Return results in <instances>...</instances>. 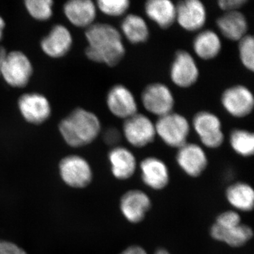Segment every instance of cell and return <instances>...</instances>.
I'll use <instances>...</instances> for the list:
<instances>
[{
	"instance_id": "obj_1",
	"label": "cell",
	"mask_w": 254,
	"mask_h": 254,
	"mask_svg": "<svg viewBox=\"0 0 254 254\" xmlns=\"http://www.w3.org/2000/svg\"><path fill=\"white\" fill-rule=\"evenodd\" d=\"M87 58L95 63L115 66L123 60L126 50L121 33L107 23H93L86 31Z\"/></svg>"
},
{
	"instance_id": "obj_2",
	"label": "cell",
	"mask_w": 254,
	"mask_h": 254,
	"mask_svg": "<svg viewBox=\"0 0 254 254\" xmlns=\"http://www.w3.org/2000/svg\"><path fill=\"white\" fill-rule=\"evenodd\" d=\"M59 129L69 146L80 148L96 139L101 131V125L95 114L78 108L64 119L60 124Z\"/></svg>"
},
{
	"instance_id": "obj_3",
	"label": "cell",
	"mask_w": 254,
	"mask_h": 254,
	"mask_svg": "<svg viewBox=\"0 0 254 254\" xmlns=\"http://www.w3.org/2000/svg\"><path fill=\"white\" fill-rule=\"evenodd\" d=\"M155 126L156 134L168 146L180 148L187 143L190 124L183 115L172 112L159 118Z\"/></svg>"
},
{
	"instance_id": "obj_4",
	"label": "cell",
	"mask_w": 254,
	"mask_h": 254,
	"mask_svg": "<svg viewBox=\"0 0 254 254\" xmlns=\"http://www.w3.org/2000/svg\"><path fill=\"white\" fill-rule=\"evenodd\" d=\"M58 169L62 181L71 188L85 189L93 181V173L91 165L86 159L79 155L64 157L60 160Z\"/></svg>"
},
{
	"instance_id": "obj_5",
	"label": "cell",
	"mask_w": 254,
	"mask_h": 254,
	"mask_svg": "<svg viewBox=\"0 0 254 254\" xmlns=\"http://www.w3.org/2000/svg\"><path fill=\"white\" fill-rule=\"evenodd\" d=\"M33 73V66L26 55L20 51L8 53L0 74L9 86L23 88L28 84Z\"/></svg>"
},
{
	"instance_id": "obj_6",
	"label": "cell",
	"mask_w": 254,
	"mask_h": 254,
	"mask_svg": "<svg viewBox=\"0 0 254 254\" xmlns=\"http://www.w3.org/2000/svg\"><path fill=\"white\" fill-rule=\"evenodd\" d=\"M123 134L127 142L136 148H143L154 141L155 124L143 114L136 113L125 120Z\"/></svg>"
},
{
	"instance_id": "obj_7",
	"label": "cell",
	"mask_w": 254,
	"mask_h": 254,
	"mask_svg": "<svg viewBox=\"0 0 254 254\" xmlns=\"http://www.w3.org/2000/svg\"><path fill=\"white\" fill-rule=\"evenodd\" d=\"M193 127L202 144L212 149L221 146L225 140L222 123L215 114L202 111L195 115Z\"/></svg>"
},
{
	"instance_id": "obj_8",
	"label": "cell",
	"mask_w": 254,
	"mask_h": 254,
	"mask_svg": "<svg viewBox=\"0 0 254 254\" xmlns=\"http://www.w3.org/2000/svg\"><path fill=\"white\" fill-rule=\"evenodd\" d=\"M141 101L147 111L159 118L172 113L175 105L171 90L161 83H151L145 87L142 92Z\"/></svg>"
},
{
	"instance_id": "obj_9",
	"label": "cell",
	"mask_w": 254,
	"mask_h": 254,
	"mask_svg": "<svg viewBox=\"0 0 254 254\" xmlns=\"http://www.w3.org/2000/svg\"><path fill=\"white\" fill-rule=\"evenodd\" d=\"M221 103L224 109L234 118L248 116L253 111V93L247 87L236 85L227 88L222 93Z\"/></svg>"
},
{
	"instance_id": "obj_10",
	"label": "cell",
	"mask_w": 254,
	"mask_h": 254,
	"mask_svg": "<svg viewBox=\"0 0 254 254\" xmlns=\"http://www.w3.org/2000/svg\"><path fill=\"white\" fill-rule=\"evenodd\" d=\"M199 77V69L194 58L185 50H179L170 68L172 81L180 88L194 85Z\"/></svg>"
},
{
	"instance_id": "obj_11",
	"label": "cell",
	"mask_w": 254,
	"mask_h": 254,
	"mask_svg": "<svg viewBox=\"0 0 254 254\" xmlns=\"http://www.w3.org/2000/svg\"><path fill=\"white\" fill-rule=\"evenodd\" d=\"M205 5L199 0H185L176 5V21L185 31L201 29L206 22Z\"/></svg>"
},
{
	"instance_id": "obj_12",
	"label": "cell",
	"mask_w": 254,
	"mask_h": 254,
	"mask_svg": "<svg viewBox=\"0 0 254 254\" xmlns=\"http://www.w3.org/2000/svg\"><path fill=\"white\" fill-rule=\"evenodd\" d=\"M120 208L127 221L139 223L151 208V200L143 190H130L121 197Z\"/></svg>"
},
{
	"instance_id": "obj_13",
	"label": "cell",
	"mask_w": 254,
	"mask_h": 254,
	"mask_svg": "<svg viewBox=\"0 0 254 254\" xmlns=\"http://www.w3.org/2000/svg\"><path fill=\"white\" fill-rule=\"evenodd\" d=\"M176 160L180 168L190 177L200 176L208 164L204 150L195 143H187L178 148Z\"/></svg>"
},
{
	"instance_id": "obj_14",
	"label": "cell",
	"mask_w": 254,
	"mask_h": 254,
	"mask_svg": "<svg viewBox=\"0 0 254 254\" xmlns=\"http://www.w3.org/2000/svg\"><path fill=\"white\" fill-rule=\"evenodd\" d=\"M107 105L110 113L118 118H131L138 113V105L131 91L123 85H116L108 92Z\"/></svg>"
},
{
	"instance_id": "obj_15",
	"label": "cell",
	"mask_w": 254,
	"mask_h": 254,
	"mask_svg": "<svg viewBox=\"0 0 254 254\" xmlns=\"http://www.w3.org/2000/svg\"><path fill=\"white\" fill-rule=\"evenodd\" d=\"M18 109L25 120L33 125L44 123L51 115V107L44 95L38 93L23 95L18 100Z\"/></svg>"
},
{
	"instance_id": "obj_16",
	"label": "cell",
	"mask_w": 254,
	"mask_h": 254,
	"mask_svg": "<svg viewBox=\"0 0 254 254\" xmlns=\"http://www.w3.org/2000/svg\"><path fill=\"white\" fill-rule=\"evenodd\" d=\"M210 235L213 240L226 244L233 248H240L247 245L254 236L252 229L249 225H219L214 222L210 229Z\"/></svg>"
},
{
	"instance_id": "obj_17",
	"label": "cell",
	"mask_w": 254,
	"mask_h": 254,
	"mask_svg": "<svg viewBox=\"0 0 254 254\" xmlns=\"http://www.w3.org/2000/svg\"><path fill=\"white\" fill-rule=\"evenodd\" d=\"M141 178L147 187L154 190H162L170 182V173L166 164L155 157H148L140 164Z\"/></svg>"
},
{
	"instance_id": "obj_18",
	"label": "cell",
	"mask_w": 254,
	"mask_h": 254,
	"mask_svg": "<svg viewBox=\"0 0 254 254\" xmlns=\"http://www.w3.org/2000/svg\"><path fill=\"white\" fill-rule=\"evenodd\" d=\"M72 46V36L69 31L62 25L55 26L49 34L41 41V48L45 53L53 58L63 57Z\"/></svg>"
},
{
	"instance_id": "obj_19",
	"label": "cell",
	"mask_w": 254,
	"mask_h": 254,
	"mask_svg": "<svg viewBox=\"0 0 254 254\" xmlns=\"http://www.w3.org/2000/svg\"><path fill=\"white\" fill-rule=\"evenodd\" d=\"M66 18L77 27L88 28L96 17V6L91 0H71L64 6Z\"/></svg>"
},
{
	"instance_id": "obj_20",
	"label": "cell",
	"mask_w": 254,
	"mask_h": 254,
	"mask_svg": "<svg viewBox=\"0 0 254 254\" xmlns=\"http://www.w3.org/2000/svg\"><path fill=\"white\" fill-rule=\"evenodd\" d=\"M113 176L119 180L131 178L136 171V159L132 152L122 146H115L108 154Z\"/></svg>"
},
{
	"instance_id": "obj_21",
	"label": "cell",
	"mask_w": 254,
	"mask_h": 254,
	"mask_svg": "<svg viewBox=\"0 0 254 254\" xmlns=\"http://www.w3.org/2000/svg\"><path fill=\"white\" fill-rule=\"evenodd\" d=\"M217 26L222 36L232 41H240L247 36L248 31L247 18L239 11L222 15L217 20Z\"/></svg>"
},
{
	"instance_id": "obj_22",
	"label": "cell",
	"mask_w": 254,
	"mask_h": 254,
	"mask_svg": "<svg viewBox=\"0 0 254 254\" xmlns=\"http://www.w3.org/2000/svg\"><path fill=\"white\" fill-rule=\"evenodd\" d=\"M144 9L147 16L163 29L176 21V5L170 0H149Z\"/></svg>"
},
{
	"instance_id": "obj_23",
	"label": "cell",
	"mask_w": 254,
	"mask_h": 254,
	"mask_svg": "<svg viewBox=\"0 0 254 254\" xmlns=\"http://www.w3.org/2000/svg\"><path fill=\"white\" fill-rule=\"evenodd\" d=\"M193 49L195 54L200 59L213 60L221 51V40L215 32L211 30H205L195 37L193 42Z\"/></svg>"
},
{
	"instance_id": "obj_24",
	"label": "cell",
	"mask_w": 254,
	"mask_h": 254,
	"mask_svg": "<svg viewBox=\"0 0 254 254\" xmlns=\"http://www.w3.org/2000/svg\"><path fill=\"white\" fill-rule=\"evenodd\" d=\"M227 201L233 208L244 212L253 210L254 191L250 185L237 182L230 185L226 190Z\"/></svg>"
},
{
	"instance_id": "obj_25",
	"label": "cell",
	"mask_w": 254,
	"mask_h": 254,
	"mask_svg": "<svg viewBox=\"0 0 254 254\" xmlns=\"http://www.w3.org/2000/svg\"><path fill=\"white\" fill-rule=\"evenodd\" d=\"M121 29L127 41L132 44H140L148 41L150 32L148 24L141 16L128 14L124 18Z\"/></svg>"
},
{
	"instance_id": "obj_26",
	"label": "cell",
	"mask_w": 254,
	"mask_h": 254,
	"mask_svg": "<svg viewBox=\"0 0 254 254\" xmlns=\"http://www.w3.org/2000/svg\"><path fill=\"white\" fill-rule=\"evenodd\" d=\"M232 149L242 157H250L254 152V135L245 129H235L230 136Z\"/></svg>"
},
{
	"instance_id": "obj_27",
	"label": "cell",
	"mask_w": 254,
	"mask_h": 254,
	"mask_svg": "<svg viewBox=\"0 0 254 254\" xmlns=\"http://www.w3.org/2000/svg\"><path fill=\"white\" fill-rule=\"evenodd\" d=\"M53 1L50 0H27L25 6L32 17L39 21L49 19L53 15Z\"/></svg>"
},
{
	"instance_id": "obj_28",
	"label": "cell",
	"mask_w": 254,
	"mask_h": 254,
	"mask_svg": "<svg viewBox=\"0 0 254 254\" xmlns=\"http://www.w3.org/2000/svg\"><path fill=\"white\" fill-rule=\"evenodd\" d=\"M131 6L128 0H99L97 6L107 16L118 17L126 14Z\"/></svg>"
},
{
	"instance_id": "obj_29",
	"label": "cell",
	"mask_w": 254,
	"mask_h": 254,
	"mask_svg": "<svg viewBox=\"0 0 254 254\" xmlns=\"http://www.w3.org/2000/svg\"><path fill=\"white\" fill-rule=\"evenodd\" d=\"M239 55L241 63L251 71L254 69V39L247 34L239 41Z\"/></svg>"
},
{
	"instance_id": "obj_30",
	"label": "cell",
	"mask_w": 254,
	"mask_h": 254,
	"mask_svg": "<svg viewBox=\"0 0 254 254\" xmlns=\"http://www.w3.org/2000/svg\"><path fill=\"white\" fill-rule=\"evenodd\" d=\"M0 254H28L24 249L11 241L0 240Z\"/></svg>"
},
{
	"instance_id": "obj_31",
	"label": "cell",
	"mask_w": 254,
	"mask_h": 254,
	"mask_svg": "<svg viewBox=\"0 0 254 254\" xmlns=\"http://www.w3.org/2000/svg\"><path fill=\"white\" fill-rule=\"evenodd\" d=\"M247 2V0H220L218 4L219 7L223 11L232 12L238 11Z\"/></svg>"
},
{
	"instance_id": "obj_32",
	"label": "cell",
	"mask_w": 254,
	"mask_h": 254,
	"mask_svg": "<svg viewBox=\"0 0 254 254\" xmlns=\"http://www.w3.org/2000/svg\"><path fill=\"white\" fill-rule=\"evenodd\" d=\"M121 136L118 129L115 128H109L104 133V141L109 145H116L120 142Z\"/></svg>"
},
{
	"instance_id": "obj_33",
	"label": "cell",
	"mask_w": 254,
	"mask_h": 254,
	"mask_svg": "<svg viewBox=\"0 0 254 254\" xmlns=\"http://www.w3.org/2000/svg\"><path fill=\"white\" fill-rule=\"evenodd\" d=\"M120 254H148L141 246L132 245L127 247Z\"/></svg>"
},
{
	"instance_id": "obj_34",
	"label": "cell",
	"mask_w": 254,
	"mask_h": 254,
	"mask_svg": "<svg viewBox=\"0 0 254 254\" xmlns=\"http://www.w3.org/2000/svg\"><path fill=\"white\" fill-rule=\"evenodd\" d=\"M8 53L5 48L3 47H0V72H1V67H2L3 64H4L5 60H6V55Z\"/></svg>"
},
{
	"instance_id": "obj_35",
	"label": "cell",
	"mask_w": 254,
	"mask_h": 254,
	"mask_svg": "<svg viewBox=\"0 0 254 254\" xmlns=\"http://www.w3.org/2000/svg\"><path fill=\"white\" fill-rule=\"evenodd\" d=\"M5 27V22L3 18L0 16V41L3 36V31H4Z\"/></svg>"
},
{
	"instance_id": "obj_36",
	"label": "cell",
	"mask_w": 254,
	"mask_h": 254,
	"mask_svg": "<svg viewBox=\"0 0 254 254\" xmlns=\"http://www.w3.org/2000/svg\"><path fill=\"white\" fill-rule=\"evenodd\" d=\"M154 254H170V253L168 250H165V249L159 248L155 251Z\"/></svg>"
}]
</instances>
